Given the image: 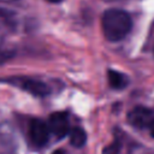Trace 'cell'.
<instances>
[{
  "mask_svg": "<svg viewBox=\"0 0 154 154\" xmlns=\"http://www.w3.org/2000/svg\"><path fill=\"white\" fill-rule=\"evenodd\" d=\"M102 31L108 41L117 42L123 40L132 28L130 16L119 8H109L102 14Z\"/></svg>",
  "mask_w": 154,
  "mask_h": 154,
  "instance_id": "1",
  "label": "cell"
},
{
  "mask_svg": "<svg viewBox=\"0 0 154 154\" xmlns=\"http://www.w3.org/2000/svg\"><path fill=\"white\" fill-rule=\"evenodd\" d=\"M4 82L10 83L17 88H20L28 93H30L34 96H47L51 93L49 87L43 83L42 81L35 79V78H29V77H12V78H7L4 79Z\"/></svg>",
  "mask_w": 154,
  "mask_h": 154,
  "instance_id": "2",
  "label": "cell"
},
{
  "mask_svg": "<svg viewBox=\"0 0 154 154\" xmlns=\"http://www.w3.org/2000/svg\"><path fill=\"white\" fill-rule=\"evenodd\" d=\"M49 126L41 119H32L29 124L28 135L30 143L35 148H42L48 143L49 140Z\"/></svg>",
  "mask_w": 154,
  "mask_h": 154,
  "instance_id": "3",
  "label": "cell"
},
{
  "mask_svg": "<svg viewBox=\"0 0 154 154\" xmlns=\"http://www.w3.org/2000/svg\"><path fill=\"white\" fill-rule=\"evenodd\" d=\"M153 119H154L153 112L149 108L143 107V106H136L128 114V122L134 128L140 129V130L149 128Z\"/></svg>",
  "mask_w": 154,
  "mask_h": 154,
  "instance_id": "4",
  "label": "cell"
},
{
  "mask_svg": "<svg viewBox=\"0 0 154 154\" xmlns=\"http://www.w3.org/2000/svg\"><path fill=\"white\" fill-rule=\"evenodd\" d=\"M49 130L54 134L55 137L63 138L70 132L69 116L66 112H54L49 116L48 119Z\"/></svg>",
  "mask_w": 154,
  "mask_h": 154,
  "instance_id": "5",
  "label": "cell"
},
{
  "mask_svg": "<svg viewBox=\"0 0 154 154\" xmlns=\"http://www.w3.org/2000/svg\"><path fill=\"white\" fill-rule=\"evenodd\" d=\"M0 142L7 148H11V149L14 148L16 137H14V131L11 124L8 123L0 124Z\"/></svg>",
  "mask_w": 154,
  "mask_h": 154,
  "instance_id": "6",
  "label": "cell"
},
{
  "mask_svg": "<svg viewBox=\"0 0 154 154\" xmlns=\"http://www.w3.org/2000/svg\"><path fill=\"white\" fill-rule=\"evenodd\" d=\"M107 76H108V83H109V85H111L113 89L120 90V89L126 88V85L129 84L128 77H126L124 73H120V72H118V71L109 70L108 73H107Z\"/></svg>",
  "mask_w": 154,
  "mask_h": 154,
  "instance_id": "7",
  "label": "cell"
},
{
  "mask_svg": "<svg viewBox=\"0 0 154 154\" xmlns=\"http://www.w3.org/2000/svg\"><path fill=\"white\" fill-rule=\"evenodd\" d=\"M87 142V134L82 128H73L70 131V143L76 147V148H81Z\"/></svg>",
  "mask_w": 154,
  "mask_h": 154,
  "instance_id": "8",
  "label": "cell"
},
{
  "mask_svg": "<svg viewBox=\"0 0 154 154\" xmlns=\"http://www.w3.org/2000/svg\"><path fill=\"white\" fill-rule=\"evenodd\" d=\"M120 148H122L120 142L117 140L113 143H111L107 147H105V149L102 150V154H119L120 153Z\"/></svg>",
  "mask_w": 154,
  "mask_h": 154,
  "instance_id": "9",
  "label": "cell"
},
{
  "mask_svg": "<svg viewBox=\"0 0 154 154\" xmlns=\"http://www.w3.org/2000/svg\"><path fill=\"white\" fill-rule=\"evenodd\" d=\"M149 131H150V135L154 137V119H153V122L149 125Z\"/></svg>",
  "mask_w": 154,
  "mask_h": 154,
  "instance_id": "10",
  "label": "cell"
},
{
  "mask_svg": "<svg viewBox=\"0 0 154 154\" xmlns=\"http://www.w3.org/2000/svg\"><path fill=\"white\" fill-rule=\"evenodd\" d=\"M52 154H66V153H65V150H63V149H57V150H54Z\"/></svg>",
  "mask_w": 154,
  "mask_h": 154,
  "instance_id": "11",
  "label": "cell"
},
{
  "mask_svg": "<svg viewBox=\"0 0 154 154\" xmlns=\"http://www.w3.org/2000/svg\"><path fill=\"white\" fill-rule=\"evenodd\" d=\"M47 1H49V2H60L61 0H47Z\"/></svg>",
  "mask_w": 154,
  "mask_h": 154,
  "instance_id": "12",
  "label": "cell"
},
{
  "mask_svg": "<svg viewBox=\"0 0 154 154\" xmlns=\"http://www.w3.org/2000/svg\"><path fill=\"white\" fill-rule=\"evenodd\" d=\"M105 1H117V0H105Z\"/></svg>",
  "mask_w": 154,
  "mask_h": 154,
  "instance_id": "13",
  "label": "cell"
}]
</instances>
